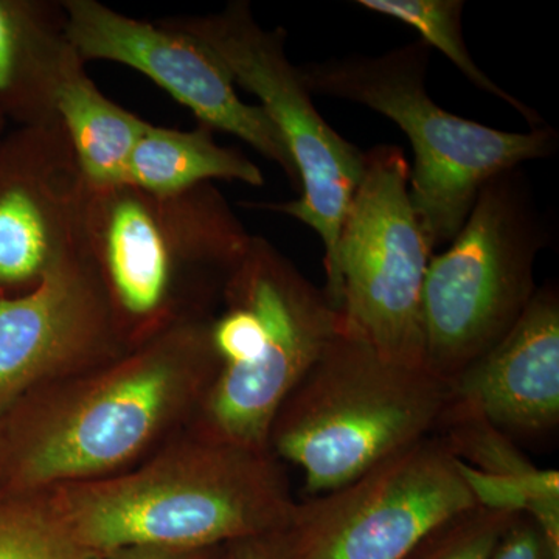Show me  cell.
I'll use <instances>...</instances> for the list:
<instances>
[{
  "label": "cell",
  "instance_id": "5bb4252c",
  "mask_svg": "<svg viewBox=\"0 0 559 559\" xmlns=\"http://www.w3.org/2000/svg\"><path fill=\"white\" fill-rule=\"evenodd\" d=\"M450 385L455 406L510 439H538L559 423V294L546 285L513 329Z\"/></svg>",
  "mask_w": 559,
  "mask_h": 559
},
{
  "label": "cell",
  "instance_id": "7402d4cb",
  "mask_svg": "<svg viewBox=\"0 0 559 559\" xmlns=\"http://www.w3.org/2000/svg\"><path fill=\"white\" fill-rule=\"evenodd\" d=\"M491 559H559V549L532 518L514 516Z\"/></svg>",
  "mask_w": 559,
  "mask_h": 559
},
{
  "label": "cell",
  "instance_id": "cb8c5ba5",
  "mask_svg": "<svg viewBox=\"0 0 559 559\" xmlns=\"http://www.w3.org/2000/svg\"><path fill=\"white\" fill-rule=\"evenodd\" d=\"M102 559H226L224 547H212L201 550L153 549V547H139L116 551Z\"/></svg>",
  "mask_w": 559,
  "mask_h": 559
},
{
  "label": "cell",
  "instance_id": "30bf717a",
  "mask_svg": "<svg viewBox=\"0 0 559 559\" xmlns=\"http://www.w3.org/2000/svg\"><path fill=\"white\" fill-rule=\"evenodd\" d=\"M474 506L459 460L432 433L344 487L296 503L283 530L285 559H404Z\"/></svg>",
  "mask_w": 559,
  "mask_h": 559
},
{
  "label": "cell",
  "instance_id": "6da1fadb",
  "mask_svg": "<svg viewBox=\"0 0 559 559\" xmlns=\"http://www.w3.org/2000/svg\"><path fill=\"white\" fill-rule=\"evenodd\" d=\"M212 320L173 323L109 362L51 382L11 455L16 495L121 473L197 417L221 367Z\"/></svg>",
  "mask_w": 559,
  "mask_h": 559
},
{
  "label": "cell",
  "instance_id": "8fae6325",
  "mask_svg": "<svg viewBox=\"0 0 559 559\" xmlns=\"http://www.w3.org/2000/svg\"><path fill=\"white\" fill-rule=\"evenodd\" d=\"M66 35L81 61H112L138 70L193 112L200 124L235 135L278 165L300 191L285 142L259 105L240 97L237 84L200 40L167 22L124 16L97 0H62Z\"/></svg>",
  "mask_w": 559,
  "mask_h": 559
},
{
  "label": "cell",
  "instance_id": "277c9868",
  "mask_svg": "<svg viewBox=\"0 0 559 559\" xmlns=\"http://www.w3.org/2000/svg\"><path fill=\"white\" fill-rule=\"evenodd\" d=\"M430 47L421 39L381 55H347L299 66L312 95L366 106L399 124L414 151L409 193L430 248L462 229L481 187L527 162L554 156L558 132H511L455 116L426 90Z\"/></svg>",
  "mask_w": 559,
  "mask_h": 559
},
{
  "label": "cell",
  "instance_id": "3957f363",
  "mask_svg": "<svg viewBox=\"0 0 559 559\" xmlns=\"http://www.w3.org/2000/svg\"><path fill=\"white\" fill-rule=\"evenodd\" d=\"M84 235L128 347L173 323L212 319L252 235L213 183L156 197L87 189Z\"/></svg>",
  "mask_w": 559,
  "mask_h": 559
},
{
  "label": "cell",
  "instance_id": "52a82bcc",
  "mask_svg": "<svg viewBox=\"0 0 559 559\" xmlns=\"http://www.w3.org/2000/svg\"><path fill=\"white\" fill-rule=\"evenodd\" d=\"M403 150L377 145L364 153V173L342 223L325 293L340 330L382 358L425 367L421 301L433 250L409 193Z\"/></svg>",
  "mask_w": 559,
  "mask_h": 559
},
{
  "label": "cell",
  "instance_id": "d4e9b609",
  "mask_svg": "<svg viewBox=\"0 0 559 559\" xmlns=\"http://www.w3.org/2000/svg\"><path fill=\"white\" fill-rule=\"evenodd\" d=\"M0 123H2V121H0Z\"/></svg>",
  "mask_w": 559,
  "mask_h": 559
},
{
  "label": "cell",
  "instance_id": "603a6c76",
  "mask_svg": "<svg viewBox=\"0 0 559 559\" xmlns=\"http://www.w3.org/2000/svg\"><path fill=\"white\" fill-rule=\"evenodd\" d=\"M226 559H285L283 530L235 540L224 546Z\"/></svg>",
  "mask_w": 559,
  "mask_h": 559
},
{
  "label": "cell",
  "instance_id": "44dd1931",
  "mask_svg": "<svg viewBox=\"0 0 559 559\" xmlns=\"http://www.w3.org/2000/svg\"><path fill=\"white\" fill-rule=\"evenodd\" d=\"M513 518L471 507L429 532L404 559H491Z\"/></svg>",
  "mask_w": 559,
  "mask_h": 559
},
{
  "label": "cell",
  "instance_id": "ffe728a7",
  "mask_svg": "<svg viewBox=\"0 0 559 559\" xmlns=\"http://www.w3.org/2000/svg\"><path fill=\"white\" fill-rule=\"evenodd\" d=\"M0 559H102L73 538L49 492L0 500Z\"/></svg>",
  "mask_w": 559,
  "mask_h": 559
},
{
  "label": "cell",
  "instance_id": "5b68a950",
  "mask_svg": "<svg viewBox=\"0 0 559 559\" xmlns=\"http://www.w3.org/2000/svg\"><path fill=\"white\" fill-rule=\"evenodd\" d=\"M448 400V382L340 330L280 407L270 451L323 495L432 436Z\"/></svg>",
  "mask_w": 559,
  "mask_h": 559
},
{
  "label": "cell",
  "instance_id": "2e32d148",
  "mask_svg": "<svg viewBox=\"0 0 559 559\" xmlns=\"http://www.w3.org/2000/svg\"><path fill=\"white\" fill-rule=\"evenodd\" d=\"M79 61L61 2L0 0V100L25 127L60 123L58 87Z\"/></svg>",
  "mask_w": 559,
  "mask_h": 559
},
{
  "label": "cell",
  "instance_id": "9c48e42d",
  "mask_svg": "<svg viewBox=\"0 0 559 559\" xmlns=\"http://www.w3.org/2000/svg\"><path fill=\"white\" fill-rule=\"evenodd\" d=\"M223 304L212 320L221 362L213 396L234 421L267 428L336 336V314L323 290L271 248L242 257Z\"/></svg>",
  "mask_w": 559,
  "mask_h": 559
},
{
  "label": "cell",
  "instance_id": "ba28073f",
  "mask_svg": "<svg viewBox=\"0 0 559 559\" xmlns=\"http://www.w3.org/2000/svg\"><path fill=\"white\" fill-rule=\"evenodd\" d=\"M162 21L204 44L235 84L259 98L296 167L300 197L250 207L283 213L311 227L325 249L326 277L334 270L342 223L362 178L364 153L320 116L299 66L286 55L285 28L261 27L242 0L218 13Z\"/></svg>",
  "mask_w": 559,
  "mask_h": 559
},
{
  "label": "cell",
  "instance_id": "9a60e30c",
  "mask_svg": "<svg viewBox=\"0 0 559 559\" xmlns=\"http://www.w3.org/2000/svg\"><path fill=\"white\" fill-rule=\"evenodd\" d=\"M433 436L459 460L477 506L532 518L559 549V474L540 469L516 441L448 400Z\"/></svg>",
  "mask_w": 559,
  "mask_h": 559
},
{
  "label": "cell",
  "instance_id": "8992f818",
  "mask_svg": "<svg viewBox=\"0 0 559 559\" xmlns=\"http://www.w3.org/2000/svg\"><path fill=\"white\" fill-rule=\"evenodd\" d=\"M549 229L522 167L481 187L468 218L429 261L423 288L425 367L451 382L495 347L535 297Z\"/></svg>",
  "mask_w": 559,
  "mask_h": 559
},
{
  "label": "cell",
  "instance_id": "4fadbf2b",
  "mask_svg": "<svg viewBox=\"0 0 559 559\" xmlns=\"http://www.w3.org/2000/svg\"><path fill=\"white\" fill-rule=\"evenodd\" d=\"M0 160V285L33 288L86 248L87 187L61 123L25 127Z\"/></svg>",
  "mask_w": 559,
  "mask_h": 559
},
{
  "label": "cell",
  "instance_id": "7c38bea8",
  "mask_svg": "<svg viewBox=\"0 0 559 559\" xmlns=\"http://www.w3.org/2000/svg\"><path fill=\"white\" fill-rule=\"evenodd\" d=\"M127 349L86 245L53 264L28 293L0 297V414L43 382L95 369Z\"/></svg>",
  "mask_w": 559,
  "mask_h": 559
},
{
  "label": "cell",
  "instance_id": "ac0fdd59",
  "mask_svg": "<svg viewBox=\"0 0 559 559\" xmlns=\"http://www.w3.org/2000/svg\"><path fill=\"white\" fill-rule=\"evenodd\" d=\"M213 180H237L250 187L266 182L259 165L241 151L218 145L204 124L182 131L150 123L132 150L124 183L156 197H171Z\"/></svg>",
  "mask_w": 559,
  "mask_h": 559
},
{
  "label": "cell",
  "instance_id": "e0dca14e",
  "mask_svg": "<svg viewBox=\"0 0 559 559\" xmlns=\"http://www.w3.org/2000/svg\"><path fill=\"white\" fill-rule=\"evenodd\" d=\"M55 109L87 189L124 183L132 150L148 121L106 98L87 76L83 61L62 79Z\"/></svg>",
  "mask_w": 559,
  "mask_h": 559
},
{
  "label": "cell",
  "instance_id": "7a4b0ae2",
  "mask_svg": "<svg viewBox=\"0 0 559 559\" xmlns=\"http://www.w3.org/2000/svg\"><path fill=\"white\" fill-rule=\"evenodd\" d=\"M47 492L73 538L100 558L139 547H224L285 530L296 506L271 451L197 429L139 468Z\"/></svg>",
  "mask_w": 559,
  "mask_h": 559
},
{
  "label": "cell",
  "instance_id": "d6986e66",
  "mask_svg": "<svg viewBox=\"0 0 559 559\" xmlns=\"http://www.w3.org/2000/svg\"><path fill=\"white\" fill-rule=\"evenodd\" d=\"M360 9L409 25L430 49L440 50L477 87L509 105L527 121L530 130L544 127V120L532 106L489 79L473 60L463 39V0H358Z\"/></svg>",
  "mask_w": 559,
  "mask_h": 559
}]
</instances>
